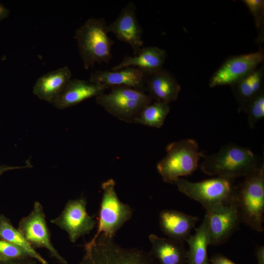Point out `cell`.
I'll return each instance as SVG.
<instances>
[{
  "label": "cell",
  "instance_id": "6da1fadb",
  "mask_svg": "<svg viewBox=\"0 0 264 264\" xmlns=\"http://www.w3.org/2000/svg\"><path fill=\"white\" fill-rule=\"evenodd\" d=\"M201 158L203 173L231 179L245 176L264 164L251 150L235 144H226L215 154H203Z\"/></svg>",
  "mask_w": 264,
  "mask_h": 264
},
{
  "label": "cell",
  "instance_id": "7a4b0ae2",
  "mask_svg": "<svg viewBox=\"0 0 264 264\" xmlns=\"http://www.w3.org/2000/svg\"><path fill=\"white\" fill-rule=\"evenodd\" d=\"M103 18H90L76 30L75 39L84 67L88 69L96 63H108L112 58L113 42L108 35Z\"/></svg>",
  "mask_w": 264,
  "mask_h": 264
},
{
  "label": "cell",
  "instance_id": "3957f363",
  "mask_svg": "<svg viewBox=\"0 0 264 264\" xmlns=\"http://www.w3.org/2000/svg\"><path fill=\"white\" fill-rule=\"evenodd\" d=\"M241 222L259 232L264 231V165L245 176L236 198Z\"/></svg>",
  "mask_w": 264,
  "mask_h": 264
},
{
  "label": "cell",
  "instance_id": "277c9868",
  "mask_svg": "<svg viewBox=\"0 0 264 264\" xmlns=\"http://www.w3.org/2000/svg\"><path fill=\"white\" fill-rule=\"evenodd\" d=\"M79 264H153L151 255L137 248H124L103 234L86 242Z\"/></svg>",
  "mask_w": 264,
  "mask_h": 264
},
{
  "label": "cell",
  "instance_id": "5b68a950",
  "mask_svg": "<svg viewBox=\"0 0 264 264\" xmlns=\"http://www.w3.org/2000/svg\"><path fill=\"white\" fill-rule=\"evenodd\" d=\"M166 151V155L157 163L156 169L163 180L170 184L178 178L192 174L203 154L193 139L172 142L167 146Z\"/></svg>",
  "mask_w": 264,
  "mask_h": 264
},
{
  "label": "cell",
  "instance_id": "8992f818",
  "mask_svg": "<svg viewBox=\"0 0 264 264\" xmlns=\"http://www.w3.org/2000/svg\"><path fill=\"white\" fill-rule=\"evenodd\" d=\"M173 184L179 191L199 202L205 210L217 204L236 201L237 187L233 179L217 176L194 182L180 177Z\"/></svg>",
  "mask_w": 264,
  "mask_h": 264
},
{
  "label": "cell",
  "instance_id": "52a82bcc",
  "mask_svg": "<svg viewBox=\"0 0 264 264\" xmlns=\"http://www.w3.org/2000/svg\"><path fill=\"white\" fill-rule=\"evenodd\" d=\"M108 93L95 97L96 103L108 112L128 123L133 122L145 106L153 102L145 92L125 86L113 87Z\"/></svg>",
  "mask_w": 264,
  "mask_h": 264
},
{
  "label": "cell",
  "instance_id": "ba28073f",
  "mask_svg": "<svg viewBox=\"0 0 264 264\" xmlns=\"http://www.w3.org/2000/svg\"><path fill=\"white\" fill-rule=\"evenodd\" d=\"M115 186V182L112 178L102 184L103 195L99 211L98 229L91 242L101 234L113 239L118 230L132 216V208L119 200Z\"/></svg>",
  "mask_w": 264,
  "mask_h": 264
},
{
  "label": "cell",
  "instance_id": "9c48e42d",
  "mask_svg": "<svg viewBox=\"0 0 264 264\" xmlns=\"http://www.w3.org/2000/svg\"><path fill=\"white\" fill-rule=\"evenodd\" d=\"M204 219L210 245L215 246L226 242L242 222L236 201L217 204L206 209Z\"/></svg>",
  "mask_w": 264,
  "mask_h": 264
},
{
  "label": "cell",
  "instance_id": "30bf717a",
  "mask_svg": "<svg viewBox=\"0 0 264 264\" xmlns=\"http://www.w3.org/2000/svg\"><path fill=\"white\" fill-rule=\"evenodd\" d=\"M18 229L34 248H46L51 256L60 264H67V261L61 255L51 243L45 214L39 202L35 201L31 213L21 220Z\"/></svg>",
  "mask_w": 264,
  "mask_h": 264
},
{
  "label": "cell",
  "instance_id": "8fae6325",
  "mask_svg": "<svg viewBox=\"0 0 264 264\" xmlns=\"http://www.w3.org/2000/svg\"><path fill=\"white\" fill-rule=\"evenodd\" d=\"M264 59L262 49L228 59L211 76L210 87L232 86L255 70L262 64Z\"/></svg>",
  "mask_w": 264,
  "mask_h": 264
},
{
  "label": "cell",
  "instance_id": "7c38bea8",
  "mask_svg": "<svg viewBox=\"0 0 264 264\" xmlns=\"http://www.w3.org/2000/svg\"><path fill=\"white\" fill-rule=\"evenodd\" d=\"M86 205L87 200L84 197L69 200L61 214L50 220L67 232L72 242L89 234L96 225L94 217L89 216L87 212Z\"/></svg>",
  "mask_w": 264,
  "mask_h": 264
},
{
  "label": "cell",
  "instance_id": "4fadbf2b",
  "mask_svg": "<svg viewBox=\"0 0 264 264\" xmlns=\"http://www.w3.org/2000/svg\"><path fill=\"white\" fill-rule=\"evenodd\" d=\"M107 31L112 33L121 42L132 47L136 55L143 47V30L136 16L134 3L129 2L121 10L116 19L107 24Z\"/></svg>",
  "mask_w": 264,
  "mask_h": 264
},
{
  "label": "cell",
  "instance_id": "5bb4252c",
  "mask_svg": "<svg viewBox=\"0 0 264 264\" xmlns=\"http://www.w3.org/2000/svg\"><path fill=\"white\" fill-rule=\"evenodd\" d=\"M147 75L137 68L126 67L116 71L96 70L91 73L89 81L104 85L108 88L125 86L145 92Z\"/></svg>",
  "mask_w": 264,
  "mask_h": 264
},
{
  "label": "cell",
  "instance_id": "9a60e30c",
  "mask_svg": "<svg viewBox=\"0 0 264 264\" xmlns=\"http://www.w3.org/2000/svg\"><path fill=\"white\" fill-rule=\"evenodd\" d=\"M106 86L85 80L71 79L52 104L57 109H65L88 98L105 93Z\"/></svg>",
  "mask_w": 264,
  "mask_h": 264
},
{
  "label": "cell",
  "instance_id": "2e32d148",
  "mask_svg": "<svg viewBox=\"0 0 264 264\" xmlns=\"http://www.w3.org/2000/svg\"><path fill=\"white\" fill-rule=\"evenodd\" d=\"M180 86L175 76L169 71L162 68L148 74L145 82V92L153 101L167 104L177 99Z\"/></svg>",
  "mask_w": 264,
  "mask_h": 264
},
{
  "label": "cell",
  "instance_id": "e0dca14e",
  "mask_svg": "<svg viewBox=\"0 0 264 264\" xmlns=\"http://www.w3.org/2000/svg\"><path fill=\"white\" fill-rule=\"evenodd\" d=\"M198 220L197 217L174 210H164L159 216L160 227L168 238L183 243Z\"/></svg>",
  "mask_w": 264,
  "mask_h": 264
},
{
  "label": "cell",
  "instance_id": "ac0fdd59",
  "mask_svg": "<svg viewBox=\"0 0 264 264\" xmlns=\"http://www.w3.org/2000/svg\"><path fill=\"white\" fill-rule=\"evenodd\" d=\"M166 57L167 52L163 49L155 46H143L136 55L125 56L120 63L109 70L134 67L150 74L163 68Z\"/></svg>",
  "mask_w": 264,
  "mask_h": 264
},
{
  "label": "cell",
  "instance_id": "d6986e66",
  "mask_svg": "<svg viewBox=\"0 0 264 264\" xmlns=\"http://www.w3.org/2000/svg\"><path fill=\"white\" fill-rule=\"evenodd\" d=\"M70 69L65 66L40 76L35 83L33 93L39 99L53 103L72 79Z\"/></svg>",
  "mask_w": 264,
  "mask_h": 264
},
{
  "label": "cell",
  "instance_id": "ffe728a7",
  "mask_svg": "<svg viewBox=\"0 0 264 264\" xmlns=\"http://www.w3.org/2000/svg\"><path fill=\"white\" fill-rule=\"evenodd\" d=\"M152 245L151 255L160 264H186L187 251L183 243L154 234L149 237Z\"/></svg>",
  "mask_w": 264,
  "mask_h": 264
},
{
  "label": "cell",
  "instance_id": "44dd1931",
  "mask_svg": "<svg viewBox=\"0 0 264 264\" xmlns=\"http://www.w3.org/2000/svg\"><path fill=\"white\" fill-rule=\"evenodd\" d=\"M264 64L231 86L239 109L246 102L264 90Z\"/></svg>",
  "mask_w": 264,
  "mask_h": 264
},
{
  "label": "cell",
  "instance_id": "7402d4cb",
  "mask_svg": "<svg viewBox=\"0 0 264 264\" xmlns=\"http://www.w3.org/2000/svg\"><path fill=\"white\" fill-rule=\"evenodd\" d=\"M186 242L189 245L187 264H210L207 254L210 239L204 219L196 229L195 234L190 235Z\"/></svg>",
  "mask_w": 264,
  "mask_h": 264
},
{
  "label": "cell",
  "instance_id": "603a6c76",
  "mask_svg": "<svg viewBox=\"0 0 264 264\" xmlns=\"http://www.w3.org/2000/svg\"><path fill=\"white\" fill-rule=\"evenodd\" d=\"M0 238L21 248L29 257L40 264H48L24 239L19 230L12 225L10 220L2 214L0 215Z\"/></svg>",
  "mask_w": 264,
  "mask_h": 264
},
{
  "label": "cell",
  "instance_id": "cb8c5ba5",
  "mask_svg": "<svg viewBox=\"0 0 264 264\" xmlns=\"http://www.w3.org/2000/svg\"><path fill=\"white\" fill-rule=\"evenodd\" d=\"M170 109L169 104L154 101L143 108L133 123L160 128L164 124Z\"/></svg>",
  "mask_w": 264,
  "mask_h": 264
},
{
  "label": "cell",
  "instance_id": "d4e9b609",
  "mask_svg": "<svg viewBox=\"0 0 264 264\" xmlns=\"http://www.w3.org/2000/svg\"><path fill=\"white\" fill-rule=\"evenodd\" d=\"M247 115L250 128L264 117V90L246 102L240 109Z\"/></svg>",
  "mask_w": 264,
  "mask_h": 264
},
{
  "label": "cell",
  "instance_id": "484cf974",
  "mask_svg": "<svg viewBox=\"0 0 264 264\" xmlns=\"http://www.w3.org/2000/svg\"><path fill=\"white\" fill-rule=\"evenodd\" d=\"M243 2L248 8L250 13L253 16L256 26L258 30L260 31L261 42L264 38L262 37L264 33V0H243Z\"/></svg>",
  "mask_w": 264,
  "mask_h": 264
},
{
  "label": "cell",
  "instance_id": "4316f807",
  "mask_svg": "<svg viewBox=\"0 0 264 264\" xmlns=\"http://www.w3.org/2000/svg\"><path fill=\"white\" fill-rule=\"evenodd\" d=\"M27 257L29 256L21 248L0 239V260L1 261L4 262Z\"/></svg>",
  "mask_w": 264,
  "mask_h": 264
},
{
  "label": "cell",
  "instance_id": "83f0119b",
  "mask_svg": "<svg viewBox=\"0 0 264 264\" xmlns=\"http://www.w3.org/2000/svg\"><path fill=\"white\" fill-rule=\"evenodd\" d=\"M209 260L210 264H237L225 256L219 254L213 255Z\"/></svg>",
  "mask_w": 264,
  "mask_h": 264
},
{
  "label": "cell",
  "instance_id": "f1b7e54d",
  "mask_svg": "<svg viewBox=\"0 0 264 264\" xmlns=\"http://www.w3.org/2000/svg\"><path fill=\"white\" fill-rule=\"evenodd\" d=\"M2 262L3 264H36V261L29 257Z\"/></svg>",
  "mask_w": 264,
  "mask_h": 264
},
{
  "label": "cell",
  "instance_id": "f546056e",
  "mask_svg": "<svg viewBox=\"0 0 264 264\" xmlns=\"http://www.w3.org/2000/svg\"><path fill=\"white\" fill-rule=\"evenodd\" d=\"M255 255L257 264H264V246L257 245L255 248Z\"/></svg>",
  "mask_w": 264,
  "mask_h": 264
},
{
  "label": "cell",
  "instance_id": "4dcf8cb0",
  "mask_svg": "<svg viewBox=\"0 0 264 264\" xmlns=\"http://www.w3.org/2000/svg\"><path fill=\"white\" fill-rule=\"evenodd\" d=\"M29 165L27 166H7L5 165H0V176H1L3 173L5 172L12 170H15V169H18L21 168H24L26 167H29Z\"/></svg>",
  "mask_w": 264,
  "mask_h": 264
},
{
  "label": "cell",
  "instance_id": "1f68e13d",
  "mask_svg": "<svg viewBox=\"0 0 264 264\" xmlns=\"http://www.w3.org/2000/svg\"><path fill=\"white\" fill-rule=\"evenodd\" d=\"M9 15V10L0 4V21L8 17Z\"/></svg>",
  "mask_w": 264,
  "mask_h": 264
},
{
  "label": "cell",
  "instance_id": "d6a6232c",
  "mask_svg": "<svg viewBox=\"0 0 264 264\" xmlns=\"http://www.w3.org/2000/svg\"><path fill=\"white\" fill-rule=\"evenodd\" d=\"M0 264H3L2 262L0 260Z\"/></svg>",
  "mask_w": 264,
  "mask_h": 264
}]
</instances>
